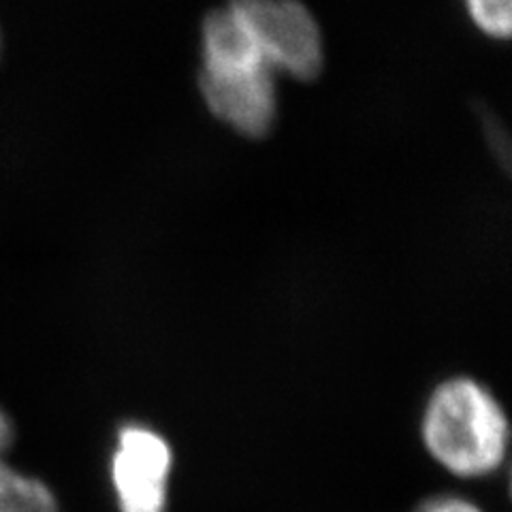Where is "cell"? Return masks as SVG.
<instances>
[{"mask_svg":"<svg viewBox=\"0 0 512 512\" xmlns=\"http://www.w3.org/2000/svg\"><path fill=\"white\" fill-rule=\"evenodd\" d=\"M199 90L210 114L242 137L269 135L278 118L276 73L231 7L205 15Z\"/></svg>","mask_w":512,"mask_h":512,"instance_id":"cell-1","label":"cell"},{"mask_svg":"<svg viewBox=\"0 0 512 512\" xmlns=\"http://www.w3.org/2000/svg\"><path fill=\"white\" fill-rule=\"evenodd\" d=\"M421 440L444 472L480 480L504 466L510 425L498 397L483 382L455 376L431 391L421 419Z\"/></svg>","mask_w":512,"mask_h":512,"instance_id":"cell-2","label":"cell"},{"mask_svg":"<svg viewBox=\"0 0 512 512\" xmlns=\"http://www.w3.org/2000/svg\"><path fill=\"white\" fill-rule=\"evenodd\" d=\"M276 75L310 82L325 67L323 32L301 0H229Z\"/></svg>","mask_w":512,"mask_h":512,"instance_id":"cell-3","label":"cell"},{"mask_svg":"<svg viewBox=\"0 0 512 512\" xmlns=\"http://www.w3.org/2000/svg\"><path fill=\"white\" fill-rule=\"evenodd\" d=\"M173 463V448L158 429L143 423L122 425L109 457L118 512H167Z\"/></svg>","mask_w":512,"mask_h":512,"instance_id":"cell-4","label":"cell"},{"mask_svg":"<svg viewBox=\"0 0 512 512\" xmlns=\"http://www.w3.org/2000/svg\"><path fill=\"white\" fill-rule=\"evenodd\" d=\"M0 512H60L52 487L41 478L0 463Z\"/></svg>","mask_w":512,"mask_h":512,"instance_id":"cell-5","label":"cell"},{"mask_svg":"<svg viewBox=\"0 0 512 512\" xmlns=\"http://www.w3.org/2000/svg\"><path fill=\"white\" fill-rule=\"evenodd\" d=\"M474 26L485 37L504 41L512 30V0H463Z\"/></svg>","mask_w":512,"mask_h":512,"instance_id":"cell-6","label":"cell"},{"mask_svg":"<svg viewBox=\"0 0 512 512\" xmlns=\"http://www.w3.org/2000/svg\"><path fill=\"white\" fill-rule=\"evenodd\" d=\"M414 512H485L474 500L455 493H440L423 500Z\"/></svg>","mask_w":512,"mask_h":512,"instance_id":"cell-7","label":"cell"},{"mask_svg":"<svg viewBox=\"0 0 512 512\" xmlns=\"http://www.w3.org/2000/svg\"><path fill=\"white\" fill-rule=\"evenodd\" d=\"M15 431H13V423L9 419V414L0 408V463L7 461V453L13 444Z\"/></svg>","mask_w":512,"mask_h":512,"instance_id":"cell-8","label":"cell"},{"mask_svg":"<svg viewBox=\"0 0 512 512\" xmlns=\"http://www.w3.org/2000/svg\"><path fill=\"white\" fill-rule=\"evenodd\" d=\"M0 47H3V37H0Z\"/></svg>","mask_w":512,"mask_h":512,"instance_id":"cell-9","label":"cell"}]
</instances>
